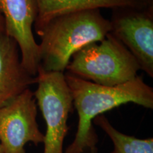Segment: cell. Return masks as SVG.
Masks as SVG:
<instances>
[{
    "label": "cell",
    "mask_w": 153,
    "mask_h": 153,
    "mask_svg": "<svg viewBox=\"0 0 153 153\" xmlns=\"http://www.w3.org/2000/svg\"><path fill=\"white\" fill-rule=\"evenodd\" d=\"M4 33L16 42L22 66L36 76L40 65L39 46L33 28L38 16L37 0H0Z\"/></svg>",
    "instance_id": "52a82bcc"
},
{
    "label": "cell",
    "mask_w": 153,
    "mask_h": 153,
    "mask_svg": "<svg viewBox=\"0 0 153 153\" xmlns=\"http://www.w3.org/2000/svg\"><path fill=\"white\" fill-rule=\"evenodd\" d=\"M43 141L37 104L29 88L0 108V145L3 153H26L27 143L38 145Z\"/></svg>",
    "instance_id": "5b68a950"
},
{
    "label": "cell",
    "mask_w": 153,
    "mask_h": 153,
    "mask_svg": "<svg viewBox=\"0 0 153 153\" xmlns=\"http://www.w3.org/2000/svg\"><path fill=\"white\" fill-rule=\"evenodd\" d=\"M111 33L153 77V7L113 9Z\"/></svg>",
    "instance_id": "8992f818"
},
{
    "label": "cell",
    "mask_w": 153,
    "mask_h": 153,
    "mask_svg": "<svg viewBox=\"0 0 153 153\" xmlns=\"http://www.w3.org/2000/svg\"><path fill=\"white\" fill-rule=\"evenodd\" d=\"M0 153H3L2 148H1V145H0Z\"/></svg>",
    "instance_id": "4fadbf2b"
},
{
    "label": "cell",
    "mask_w": 153,
    "mask_h": 153,
    "mask_svg": "<svg viewBox=\"0 0 153 153\" xmlns=\"http://www.w3.org/2000/svg\"><path fill=\"white\" fill-rule=\"evenodd\" d=\"M0 33H4V24L1 14H0Z\"/></svg>",
    "instance_id": "7c38bea8"
},
{
    "label": "cell",
    "mask_w": 153,
    "mask_h": 153,
    "mask_svg": "<svg viewBox=\"0 0 153 153\" xmlns=\"http://www.w3.org/2000/svg\"><path fill=\"white\" fill-rule=\"evenodd\" d=\"M38 16L34 29L38 33L56 17L90 9L143 8L136 0H37Z\"/></svg>",
    "instance_id": "9c48e42d"
},
{
    "label": "cell",
    "mask_w": 153,
    "mask_h": 153,
    "mask_svg": "<svg viewBox=\"0 0 153 153\" xmlns=\"http://www.w3.org/2000/svg\"><path fill=\"white\" fill-rule=\"evenodd\" d=\"M111 31L110 20L101 9H90L52 19L40 37L39 68L45 72H65L72 55L88 44L103 40Z\"/></svg>",
    "instance_id": "7a4b0ae2"
},
{
    "label": "cell",
    "mask_w": 153,
    "mask_h": 153,
    "mask_svg": "<svg viewBox=\"0 0 153 153\" xmlns=\"http://www.w3.org/2000/svg\"><path fill=\"white\" fill-rule=\"evenodd\" d=\"M35 83L22 66L16 42L0 33V108Z\"/></svg>",
    "instance_id": "ba28073f"
},
{
    "label": "cell",
    "mask_w": 153,
    "mask_h": 153,
    "mask_svg": "<svg viewBox=\"0 0 153 153\" xmlns=\"http://www.w3.org/2000/svg\"><path fill=\"white\" fill-rule=\"evenodd\" d=\"M136 1L145 7H153V0H136Z\"/></svg>",
    "instance_id": "8fae6325"
},
{
    "label": "cell",
    "mask_w": 153,
    "mask_h": 153,
    "mask_svg": "<svg viewBox=\"0 0 153 153\" xmlns=\"http://www.w3.org/2000/svg\"><path fill=\"white\" fill-rule=\"evenodd\" d=\"M108 135L114 145L111 153H153V138L141 139L121 133L111 123L104 115L93 120Z\"/></svg>",
    "instance_id": "30bf717a"
},
{
    "label": "cell",
    "mask_w": 153,
    "mask_h": 153,
    "mask_svg": "<svg viewBox=\"0 0 153 153\" xmlns=\"http://www.w3.org/2000/svg\"><path fill=\"white\" fill-rule=\"evenodd\" d=\"M65 76L77 112L78 125L73 141L64 153H98L99 137L93 125L98 116L128 103L153 108V89L140 76L111 87L97 85L67 72Z\"/></svg>",
    "instance_id": "6da1fadb"
},
{
    "label": "cell",
    "mask_w": 153,
    "mask_h": 153,
    "mask_svg": "<svg viewBox=\"0 0 153 153\" xmlns=\"http://www.w3.org/2000/svg\"><path fill=\"white\" fill-rule=\"evenodd\" d=\"M36 84L33 94L46 124L43 153H64L68 120L73 107L65 72H45L38 68Z\"/></svg>",
    "instance_id": "277c9868"
},
{
    "label": "cell",
    "mask_w": 153,
    "mask_h": 153,
    "mask_svg": "<svg viewBox=\"0 0 153 153\" xmlns=\"http://www.w3.org/2000/svg\"><path fill=\"white\" fill-rule=\"evenodd\" d=\"M140 70L136 59L110 33L74 53L65 70L82 79L111 87L134 79Z\"/></svg>",
    "instance_id": "3957f363"
}]
</instances>
